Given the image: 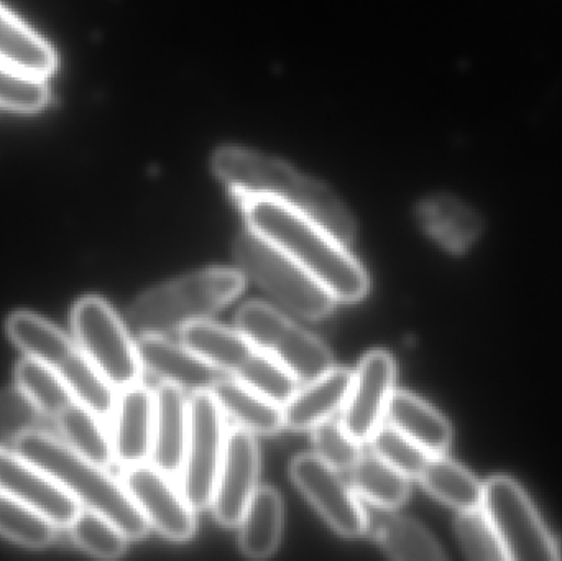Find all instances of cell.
<instances>
[{
	"label": "cell",
	"mask_w": 562,
	"mask_h": 561,
	"mask_svg": "<svg viewBox=\"0 0 562 561\" xmlns=\"http://www.w3.org/2000/svg\"><path fill=\"white\" fill-rule=\"evenodd\" d=\"M313 445L316 457L339 473L352 470L362 458V445L353 440L340 422L324 420L313 428Z\"/></svg>",
	"instance_id": "37"
},
{
	"label": "cell",
	"mask_w": 562,
	"mask_h": 561,
	"mask_svg": "<svg viewBox=\"0 0 562 561\" xmlns=\"http://www.w3.org/2000/svg\"><path fill=\"white\" fill-rule=\"evenodd\" d=\"M247 226L313 276L336 302L366 299L370 279L346 244L321 224L269 198H239Z\"/></svg>",
	"instance_id": "1"
},
{
	"label": "cell",
	"mask_w": 562,
	"mask_h": 561,
	"mask_svg": "<svg viewBox=\"0 0 562 561\" xmlns=\"http://www.w3.org/2000/svg\"><path fill=\"white\" fill-rule=\"evenodd\" d=\"M386 418L390 425L415 441L429 457H439L449 450L451 425L423 399L405 391L393 392Z\"/></svg>",
	"instance_id": "21"
},
{
	"label": "cell",
	"mask_w": 562,
	"mask_h": 561,
	"mask_svg": "<svg viewBox=\"0 0 562 561\" xmlns=\"http://www.w3.org/2000/svg\"><path fill=\"white\" fill-rule=\"evenodd\" d=\"M233 378L281 407L300 389V381L284 366L259 349L254 351L249 361Z\"/></svg>",
	"instance_id": "32"
},
{
	"label": "cell",
	"mask_w": 562,
	"mask_h": 561,
	"mask_svg": "<svg viewBox=\"0 0 562 561\" xmlns=\"http://www.w3.org/2000/svg\"><path fill=\"white\" fill-rule=\"evenodd\" d=\"M395 381V359L383 349L363 356L353 372L340 424L360 445L369 444L373 434L382 427L393 392L396 391Z\"/></svg>",
	"instance_id": "12"
},
{
	"label": "cell",
	"mask_w": 562,
	"mask_h": 561,
	"mask_svg": "<svg viewBox=\"0 0 562 561\" xmlns=\"http://www.w3.org/2000/svg\"><path fill=\"white\" fill-rule=\"evenodd\" d=\"M456 532H458L459 543L469 559L507 560L497 532L482 507L459 513Z\"/></svg>",
	"instance_id": "36"
},
{
	"label": "cell",
	"mask_w": 562,
	"mask_h": 561,
	"mask_svg": "<svg viewBox=\"0 0 562 561\" xmlns=\"http://www.w3.org/2000/svg\"><path fill=\"white\" fill-rule=\"evenodd\" d=\"M233 256L246 279L254 280L294 315L323 319L333 313L336 299L260 234L252 229L240 233L234 240Z\"/></svg>",
	"instance_id": "6"
},
{
	"label": "cell",
	"mask_w": 562,
	"mask_h": 561,
	"mask_svg": "<svg viewBox=\"0 0 562 561\" xmlns=\"http://www.w3.org/2000/svg\"><path fill=\"white\" fill-rule=\"evenodd\" d=\"M260 471V451L254 434L234 427L227 431L226 450L214 490V516L223 526H239L250 500L257 491Z\"/></svg>",
	"instance_id": "14"
},
{
	"label": "cell",
	"mask_w": 562,
	"mask_h": 561,
	"mask_svg": "<svg viewBox=\"0 0 562 561\" xmlns=\"http://www.w3.org/2000/svg\"><path fill=\"white\" fill-rule=\"evenodd\" d=\"M375 507L373 523H367V534L375 537L383 552L393 560L435 561L445 559L435 537L409 517L393 516L390 509Z\"/></svg>",
	"instance_id": "22"
},
{
	"label": "cell",
	"mask_w": 562,
	"mask_h": 561,
	"mask_svg": "<svg viewBox=\"0 0 562 561\" xmlns=\"http://www.w3.org/2000/svg\"><path fill=\"white\" fill-rule=\"evenodd\" d=\"M122 483L144 514L148 526L154 527L158 534L175 542H187L194 536V507L188 503L183 491L180 493L175 487L171 478L154 464L125 468Z\"/></svg>",
	"instance_id": "13"
},
{
	"label": "cell",
	"mask_w": 562,
	"mask_h": 561,
	"mask_svg": "<svg viewBox=\"0 0 562 561\" xmlns=\"http://www.w3.org/2000/svg\"><path fill=\"white\" fill-rule=\"evenodd\" d=\"M0 493L38 510L56 527L71 526L82 509L55 478L16 451L0 450Z\"/></svg>",
	"instance_id": "15"
},
{
	"label": "cell",
	"mask_w": 562,
	"mask_h": 561,
	"mask_svg": "<svg viewBox=\"0 0 562 561\" xmlns=\"http://www.w3.org/2000/svg\"><path fill=\"white\" fill-rule=\"evenodd\" d=\"M240 552L249 559H269L280 546L283 530V503L279 491L257 487L239 523Z\"/></svg>",
	"instance_id": "25"
},
{
	"label": "cell",
	"mask_w": 562,
	"mask_h": 561,
	"mask_svg": "<svg viewBox=\"0 0 562 561\" xmlns=\"http://www.w3.org/2000/svg\"><path fill=\"white\" fill-rule=\"evenodd\" d=\"M226 415L211 391L193 392L190 399V434L181 470V491L194 510L213 503L217 474L227 440Z\"/></svg>",
	"instance_id": "10"
},
{
	"label": "cell",
	"mask_w": 562,
	"mask_h": 561,
	"mask_svg": "<svg viewBox=\"0 0 562 561\" xmlns=\"http://www.w3.org/2000/svg\"><path fill=\"white\" fill-rule=\"evenodd\" d=\"M236 325L254 348L279 361L300 384L334 368L333 355L323 341L267 303L243 305Z\"/></svg>",
	"instance_id": "7"
},
{
	"label": "cell",
	"mask_w": 562,
	"mask_h": 561,
	"mask_svg": "<svg viewBox=\"0 0 562 561\" xmlns=\"http://www.w3.org/2000/svg\"><path fill=\"white\" fill-rule=\"evenodd\" d=\"M353 372L333 368L321 378L306 382L283 405L284 427L294 431L313 430L316 425L329 420L346 404L352 385Z\"/></svg>",
	"instance_id": "19"
},
{
	"label": "cell",
	"mask_w": 562,
	"mask_h": 561,
	"mask_svg": "<svg viewBox=\"0 0 562 561\" xmlns=\"http://www.w3.org/2000/svg\"><path fill=\"white\" fill-rule=\"evenodd\" d=\"M72 329L76 343L115 391L140 382L144 368L137 343L109 303L99 296L79 300L72 310Z\"/></svg>",
	"instance_id": "8"
},
{
	"label": "cell",
	"mask_w": 562,
	"mask_h": 561,
	"mask_svg": "<svg viewBox=\"0 0 562 561\" xmlns=\"http://www.w3.org/2000/svg\"><path fill=\"white\" fill-rule=\"evenodd\" d=\"M418 478L429 494L459 513L482 507L484 484L445 455L429 457Z\"/></svg>",
	"instance_id": "26"
},
{
	"label": "cell",
	"mask_w": 562,
	"mask_h": 561,
	"mask_svg": "<svg viewBox=\"0 0 562 561\" xmlns=\"http://www.w3.org/2000/svg\"><path fill=\"white\" fill-rule=\"evenodd\" d=\"M419 216L425 229L454 253L468 249L482 229L481 220L474 211L454 198L438 197L425 201Z\"/></svg>",
	"instance_id": "27"
},
{
	"label": "cell",
	"mask_w": 562,
	"mask_h": 561,
	"mask_svg": "<svg viewBox=\"0 0 562 561\" xmlns=\"http://www.w3.org/2000/svg\"><path fill=\"white\" fill-rule=\"evenodd\" d=\"M184 389L161 382L155 391L150 463L170 478L180 476L190 434V401Z\"/></svg>",
	"instance_id": "17"
},
{
	"label": "cell",
	"mask_w": 562,
	"mask_h": 561,
	"mask_svg": "<svg viewBox=\"0 0 562 561\" xmlns=\"http://www.w3.org/2000/svg\"><path fill=\"white\" fill-rule=\"evenodd\" d=\"M211 394L226 417L254 435L279 434L284 427L283 407L257 394L236 378H221Z\"/></svg>",
	"instance_id": "24"
},
{
	"label": "cell",
	"mask_w": 562,
	"mask_h": 561,
	"mask_svg": "<svg viewBox=\"0 0 562 561\" xmlns=\"http://www.w3.org/2000/svg\"><path fill=\"white\" fill-rule=\"evenodd\" d=\"M373 453L408 478H418L429 455L393 425H382L369 441Z\"/></svg>",
	"instance_id": "35"
},
{
	"label": "cell",
	"mask_w": 562,
	"mask_h": 561,
	"mask_svg": "<svg viewBox=\"0 0 562 561\" xmlns=\"http://www.w3.org/2000/svg\"><path fill=\"white\" fill-rule=\"evenodd\" d=\"M71 536L85 552L99 559H119L127 550V537L112 520L82 507L71 523Z\"/></svg>",
	"instance_id": "33"
},
{
	"label": "cell",
	"mask_w": 562,
	"mask_h": 561,
	"mask_svg": "<svg viewBox=\"0 0 562 561\" xmlns=\"http://www.w3.org/2000/svg\"><path fill=\"white\" fill-rule=\"evenodd\" d=\"M137 352L145 371L184 391H211L224 375L187 346L177 345L167 336H138Z\"/></svg>",
	"instance_id": "18"
},
{
	"label": "cell",
	"mask_w": 562,
	"mask_h": 561,
	"mask_svg": "<svg viewBox=\"0 0 562 561\" xmlns=\"http://www.w3.org/2000/svg\"><path fill=\"white\" fill-rule=\"evenodd\" d=\"M63 441L86 460L108 468L114 461L111 437L102 427V418L81 402L75 401L56 417Z\"/></svg>",
	"instance_id": "29"
},
{
	"label": "cell",
	"mask_w": 562,
	"mask_h": 561,
	"mask_svg": "<svg viewBox=\"0 0 562 561\" xmlns=\"http://www.w3.org/2000/svg\"><path fill=\"white\" fill-rule=\"evenodd\" d=\"M482 509L494 526L507 560L560 559L557 542L541 523L533 504L510 478H492L484 484Z\"/></svg>",
	"instance_id": "9"
},
{
	"label": "cell",
	"mask_w": 562,
	"mask_h": 561,
	"mask_svg": "<svg viewBox=\"0 0 562 561\" xmlns=\"http://www.w3.org/2000/svg\"><path fill=\"white\" fill-rule=\"evenodd\" d=\"M0 536L29 549H43L55 540L56 526L22 501L0 493Z\"/></svg>",
	"instance_id": "31"
},
{
	"label": "cell",
	"mask_w": 562,
	"mask_h": 561,
	"mask_svg": "<svg viewBox=\"0 0 562 561\" xmlns=\"http://www.w3.org/2000/svg\"><path fill=\"white\" fill-rule=\"evenodd\" d=\"M111 441L114 460L131 468L148 463L155 425V391L137 384L121 391L115 404Z\"/></svg>",
	"instance_id": "16"
},
{
	"label": "cell",
	"mask_w": 562,
	"mask_h": 561,
	"mask_svg": "<svg viewBox=\"0 0 562 561\" xmlns=\"http://www.w3.org/2000/svg\"><path fill=\"white\" fill-rule=\"evenodd\" d=\"M15 451L55 478L86 509L95 510L115 524L128 540L147 536L148 523L132 500L124 483H119L104 467L86 460L63 440L40 430L23 435Z\"/></svg>",
	"instance_id": "3"
},
{
	"label": "cell",
	"mask_w": 562,
	"mask_h": 561,
	"mask_svg": "<svg viewBox=\"0 0 562 561\" xmlns=\"http://www.w3.org/2000/svg\"><path fill=\"white\" fill-rule=\"evenodd\" d=\"M246 283L239 269L227 267L187 273L138 296L128 308V326L138 336L181 332L229 305L244 292Z\"/></svg>",
	"instance_id": "4"
},
{
	"label": "cell",
	"mask_w": 562,
	"mask_h": 561,
	"mask_svg": "<svg viewBox=\"0 0 562 561\" xmlns=\"http://www.w3.org/2000/svg\"><path fill=\"white\" fill-rule=\"evenodd\" d=\"M15 375L20 391L35 404L42 415L56 418L76 401L63 379L38 359L26 356L16 366Z\"/></svg>",
	"instance_id": "30"
},
{
	"label": "cell",
	"mask_w": 562,
	"mask_h": 561,
	"mask_svg": "<svg viewBox=\"0 0 562 561\" xmlns=\"http://www.w3.org/2000/svg\"><path fill=\"white\" fill-rule=\"evenodd\" d=\"M181 345L223 374L236 375L256 348L239 329L201 319L180 332Z\"/></svg>",
	"instance_id": "23"
},
{
	"label": "cell",
	"mask_w": 562,
	"mask_h": 561,
	"mask_svg": "<svg viewBox=\"0 0 562 561\" xmlns=\"http://www.w3.org/2000/svg\"><path fill=\"white\" fill-rule=\"evenodd\" d=\"M350 473V486L370 506L398 509L409 497V478L390 467L375 453L362 455Z\"/></svg>",
	"instance_id": "28"
},
{
	"label": "cell",
	"mask_w": 562,
	"mask_h": 561,
	"mask_svg": "<svg viewBox=\"0 0 562 561\" xmlns=\"http://www.w3.org/2000/svg\"><path fill=\"white\" fill-rule=\"evenodd\" d=\"M290 476L294 486L339 536L347 539L366 536V506L352 486L340 478L339 471L316 455H300L291 461Z\"/></svg>",
	"instance_id": "11"
},
{
	"label": "cell",
	"mask_w": 562,
	"mask_h": 561,
	"mask_svg": "<svg viewBox=\"0 0 562 561\" xmlns=\"http://www.w3.org/2000/svg\"><path fill=\"white\" fill-rule=\"evenodd\" d=\"M213 167L236 200L269 198L316 221L346 246L356 237V221L334 191L284 161L243 147H226L214 155Z\"/></svg>",
	"instance_id": "2"
},
{
	"label": "cell",
	"mask_w": 562,
	"mask_h": 561,
	"mask_svg": "<svg viewBox=\"0 0 562 561\" xmlns=\"http://www.w3.org/2000/svg\"><path fill=\"white\" fill-rule=\"evenodd\" d=\"M48 79L35 78L0 63V109L15 114H38L49 104Z\"/></svg>",
	"instance_id": "34"
},
{
	"label": "cell",
	"mask_w": 562,
	"mask_h": 561,
	"mask_svg": "<svg viewBox=\"0 0 562 561\" xmlns=\"http://www.w3.org/2000/svg\"><path fill=\"white\" fill-rule=\"evenodd\" d=\"M7 333L30 358L48 366L68 385L76 401L104 420L114 414L117 395L104 375L89 361L78 343L42 316L16 312L7 322Z\"/></svg>",
	"instance_id": "5"
},
{
	"label": "cell",
	"mask_w": 562,
	"mask_h": 561,
	"mask_svg": "<svg viewBox=\"0 0 562 561\" xmlns=\"http://www.w3.org/2000/svg\"><path fill=\"white\" fill-rule=\"evenodd\" d=\"M40 415L42 412L19 388L0 392V450L15 447L23 435L36 430Z\"/></svg>",
	"instance_id": "38"
},
{
	"label": "cell",
	"mask_w": 562,
	"mask_h": 561,
	"mask_svg": "<svg viewBox=\"0 0 562 561\" xmlns=\"http://www.w3.org/2000/svg\"><path fill=\"white\" fill-rule=\"evenodd\" d=\"M0 63L35 76L49 79L58 68L55 48L42 35L30 29L15 13L0 3Z\"/></svg>",
	"instance_id": "20"
}]
</instances>
